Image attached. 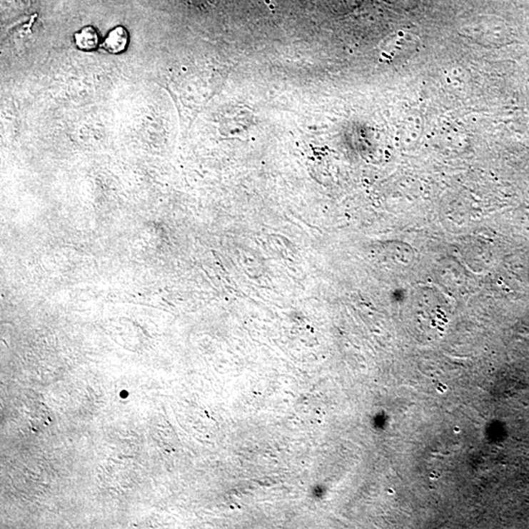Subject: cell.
Wrapping results in <instances>:
<instances>
[{
  "mask_svg": "<svg viewBox=\"0 0 529 529\" xmlns=\"http://www.w3.org/2000/svg\"><path fill=\"white\" fill-rule=\"evenodd\" d=\"M128 44V31L122 26H119L110 31L109 35L105 39L104 46L110 54H119L125 51Z\"/></svg>",
  "mask_w": 529,
  "mask_h": 529,
  "instance_id": "6da1fadb",
  "label": "cell"
},
{
  "mask_svg": "<svg viewBox=\"0 0 529 529\" xmlns=\"http://www.w3.org/2000/svg\"><path fill=\"white\" fill-rule=\"evenodd\" d=\"M75 43L79 49L85 51L96 49L99 44V38L96 29L91 26L81 29L75 34Z\"/></svg>",
  "mask_w": 529,
  "mask_h": 529,
  "instance_id": "7a4b0ae2",
  "label": "cell"
}]
</instances>
